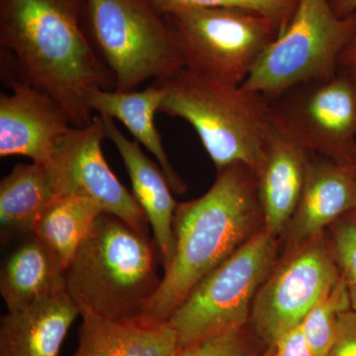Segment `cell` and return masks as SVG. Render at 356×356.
<instances>
[{
    "label": "cell",
    "mask_w": 356,
    "mask_h": 356,
    "mask_svg": "<svg viewBox=\"0 0 356 356\" xmlns=\"http://www.w3.org/2000/svg\"><path fill=\"white\" fill-rule=\"evenodd\" d=\"M102 116V115H100ZM104 119L107 139L118 149L133 187V195L144 211L153 240L161 254L163 270L170 266L175 250L173 220L178 204L161 166L145 156L138 142H132L115 125L114 119Z\"/></svg>",
    "instance_id": "9a60e30c"
},
{
    "label": "cell",
    "mask_w": 356,
    "mask_h": 356,
    "mask_svg": "<svg viewBox=\"0 0 356 356\" xmlns=\"http://www.w3.org/2000/svg\"><path fill=\"white\" fill-rule=\"evenodd\" d=\"M273 348V356H315L301 324L283 334Z\"/></svg>",
    "instance_id": "4316f807"
},
{
    "label": "cell",
    "mask_w": 356,
    "mask_h": 356,
    "mask_svg": "<svg viewBox=\"0 0 356 356\" xmlns=\"http://www.w3.org/2000/svg\"><path fill=\"white\" fill-rule=\"evenodd\" d=\"M175 356H254L243 329L179 348Z\"/></svg>",
    "instance_id": "d4e9b609"
},
{
    "label": "cell",
    "mask_w": 356,
    "mask_h": 356,
    "mask_svg": "<svg viewBox=\"0 0 356 356\" xmlns=\"http://www.w3.org/2000/svg\"><path fill=\"white\" fill-rule=\"evenodd\" d=\"M163 98L165 89L154 81L149 88L142 91L122 92L115 89H89L86 103L91 112L116 119L125 125L136 142L140 143L158 161L172 192L184 194L187 191V185L173 168L154 124V116L159 111Z\"/></svg>",
    "instance_id": "e0dca14e"
},
{
    "label": "cell",
    "mask_w": 356,
    "mask_h": 356,
    "mask_svg": "<svg viewBox=\"0 0 356 356\" xmlns=\"http://www.w3.org/2000/svg\"><path fill=\"white\" fill-rule=\"evenodd\" d=\"M339 72L348 74V76L356 81V28L350 43L348 44L343 54H341Z\"/></svg>",
    "instance_id": "83f0119b"
},
{
    "label": "cell",
    "mask_w": 356,
    "mask_h": 356,
    "mask_svg": "<svg viewBox=\"0 0 356 356\" xmlns=\"http://www.w3.org/2000/svg\"><path fill=\"white\" fill-rule=\"evenodd\" d=\"M102 213V208L90 199L58 198L39 218L33 235L50 248L67 269Z\"/></svg>",
    "instance_id": "44dd1931"
},
{
    "label": "cell",
    "mask_w": 356,
    "mask_h": 356,
    "mask_svg": "<svg viewBox=\"0 0 356 356\" xmlns=\"http://www.w3.org/2000/svg\"><path fill=\"white\" fill-rule=\"evenodd\" d=\"M159 113L188 122L217 170L243 163L257 172L270 127V103L255 91L181 69L163 81Z\"/></svg>",
    "instance_id": "277c9868"
},
{
    "label": "cell",
    "mask_w": 356,
    "mask_h": 356,
    "mask_svg": "<svg viewBox=\"0 0 356 356\" xmlns=\"http://www.w3.org/2000/svg\"><path fill=\"white\" fill-rule=\"evenodd\" d=\"M104 139H107L104 119L98 115L88 125L72 126L58 140L46 165L56 193L58 198L90 199L105 213L149 235L146 214L104 158Z\"/></svg>",
    "instance_id": "8fae6325"
},
{
    "label": "cell",
    "mask_w": 356,
    "mask_h": 356,
    "mask_svg": "<svg viewBox=\"0 0 356 356\" xmlns=\"http://www.w3.org/2000/svg\"><path fill=\"white\" fill-rule=\"evenodd\" d=\"M261 356H273V348H269V350L267 353H264V355Z\"/></svg>",
    "instance_id": "f546056e"
},
{
    "label": "cell",
    "mask_w": 356,
    "mask_h": 356,
    "mask_svg": "<svg viewBox=\"0 0 356 356\" xmlns=\"http://www.w3.org/2000/svg\"><path fill=\"white\" fill-rule=\"evenodd\" d=\"M89 40L111 72L115 90H136L184 69L177 40L153 0H86Z\"/></svg>",
    "instance_id": "5b68a950"
},
{
    "label": "cell",
    "mask_w": 356,
    "mask_h": 356,
    "mask_svg": "<svg viewBox=\"0 0 356 356\" xmlns=\"http://www.w3.org/2000/svg\"><path fill=\"white\" fill-rule=\"evenodd\" d=\"M63 291L65 267L35 236L21 243L2 267L0 295L8 311Z\"/></svg>",
    "instance_id": "d6986e66"
},
{
    "label": "cell",
    "mask_w": 356,
    "mask_h": 356,
    "mask_svg": "<svg viewBox=\"0 0 356 356\" xmlns=\"http://www.w3.org/2000/svg\"><path fill=\"white\" fill-rule=\"evenodd\" d=\"M269 103L271 124L308 153L356 165L355 79L339 72Z\"/></svg>",
    "instance_id": "9c48e42d"
},
{
    "label": "cell",
    "mask_w": 356,
    "mask_h": 356,
    "mask_svg": "<svg viewBox=\"0 0 356 356\" xmlns=\"http://www.w3.org/2000/svg\"><path fill=\"white\" fill-rule=\"evenodd\" d=\"M351 308L350 294L343 277L325 293L307 314L302 329L315 356H325L334 341L339 316Z\"/></svg>",
    "instance_id": "7402d4cb"
},
{
    "label": "cell",
    "mask_w": 356,
    "mask_h": 356,
    "mask_svg": "<svg viewBox=\"0 0 356 356\" xmlns=\"http://www.w3.org/2000/svg\"><path fill=\"white\" fill-rule=\"evenodd\" d=\"M331 229L332 252L356 312V210L339 218Z\"/></svg>",
    "instance_id": "cb8c5ba5"
},
{
    "label": "cell",
    "mask_w": 356,
    "mask_h": 356,
    "mask_svg": "<svg viewBox=\"0 0 356 356\" xmlns=\"http://www.w3.org/2000/svg\"><path fill=\"white\" fill-rule=\"evenodd\" d=\"M329 3L339 17H350L356 13V0H329Z\"/></svg>",
    "instance_id": "f1b7e54d"
},
{
    "label": "cell",
    "mask_w": 356,
    "mask_h": 356,
    "mask_svg": "<svg viewBox=\"0 0 356 356\" xmlns=\"http://www.w3.org/2000/svg\"><path fill=\"white\" fill-rule=\"evenodd\" d=\"M177 40L185 69L214 81L242 86L280 26L240 7H175L161 11Z\"/></svg>",
    "instance_id": "8992f818"
},
{
    "label": "cell",
    "mask_w": 356,
    "mask_h": 356,
    "mask_svg": "<svg viewBox=\"0 0 356 356\" xmlns=\"http://www.w3.org/2000/svg\"><path fill=\"white\" fill-rule=\"evenodd\" d=\"M311 154L271 124L255 172L264 229L284 235L303 193Z\"/></svg>",
    "instance_id": "5bb4252c"
},
{
    "label": "cell",
    "mask_w": 356,
    "mask_h": 356,
    "mask_svg": "<svg viewBox=\"0 0 356 356\" xmlns=\"http://www.w3.org/2000/svg\"><path fill=\"white\" fill-rule=\"evenodd\" d=\"M311 154L303 193L284 236L286 250L324 234L356 210V165Z\"/></svg>",
    "instance_id": "4fadbf2b"
},
{
    "label": "cell",
    "mask_w": 356,
    "mask_h": 356,
    "mask_svg": "<svg viewBox=\"0 0 356 356\" xmlns=\"http://www.w3.org/2000/svg\"><path fill=\"white\" fill-rule=\"evenodd\" d=\"M79 346L70 356H175L179 350L172 325L122 323L81 316Z\"/></svg>",
    "instance_id": "ac0fdd59"
},
{
    "label": "cell",
    "mask_w": 356,
    "mask_h": 356,
    "mask_svg": "<svg viewBox=\"0 0 356 356\" xmlns=\"http://www.w3.org/2000/svg\"><path fill=\"white\" fill-rule=\"evenodd\" d=\"M161 11L175 7H240L268 16L284 32L292 20L298 0H153Z\"/></svg>",
    "instance_id": "603a6c76"
},
{
    "label": "cell",
    "mask_w": 356,
    "mask_h": 356,
    "mask_svg": "<svg viewBox=\"0 0 356 356\" xmlns=\"http://www.w3.org/2000/svg\"><path fill=\"white\" fill-rule=\"evenodd\" d=\"M278 240L261 228L193 288L168 324L179 348L243 329L277 261Z\"/></svg>",
    "instance_id": "52a82bcc"
},
{
    "label": "cell",
    "mask_w": 356,
    "mask_h": 356,
    "mask_svg": "<svg viewBox=\"0 0 356 356\" xmlns=\"http://www.w3.org/2000/svg\"><path fill=\"white\" fill-rule=\"evenodd\" d=\"M355 28L356 14L339 17L329 0H298L289 25L242 86L270 102L296 86L337 76Z\"/></svg>",
    "instance_id": "ba28073f"
},
{
    "label": "cell",
    "mask_w": 356,
    "mask_h": 356,
    "mask_svg": "<svg viewBox=\"0 0 356 356\" xmlns=\"http://www.w3.org/2000/svg\"><path fill=\"white\" fill-rule=\"evenodd\" d=\"M86 15V0H0L4 76L48 93L76 127L92 120L86 103L89 89H115L89 40Z\"/></svg>",
    "instance_id": "6da1fadb"
},
{
    "label": "cell",
    "mask_w": 356,
    "mask_h": 356,
    "mask_svg": "<svg viewBox=\"0 0 356 356\" xmlns=\"http://www.w3.org/2000/svg\"><path fill=\"white\" fill-rule=\"evenodd\" d=\"M149 235L102 213L65 269V292L81 316L140 322L163 277Z\"/></svg>",
    "instance_id": "3957f363"
},
{
    "label": "cell",
    "mask_w": 356,
    "mask_h": 356,
    "mask_svg": "<svg viewBox=\"0 0 356 356\" xmlns=\"http://www.w3.org/2000/svg\"><path fill=\"white\" fill-rule=\"evenodd\" d=\"M79 309L63 291L44 297L0 320V356H58Z\"/></svg>",
    "instance_id": "2e32d148"
},
{
    "label": "cell",
    "mask_w": 356,
    "mask_h": 356,
    "mask_svg": "<svg viewBox=\"0 0 356 356\" xmlns=\"http://www.w3.org/2000/svg\"><path fill=\"white\" fill-rule=\"evenodd\" d=\"M341 278L324 234L285 252L262 283L250 313L257 336L269 348L303 322L307 314Z\"/></svg>",
    "instance_id": "30bf717a"
},
{
    "label": "cell",
    "mask_w": 356,
    "mask_h": 356,
    "mask_svg": "<svg viewBox=\"0 0 356 356\" xmlns=\"http://www.w3.org/2000/svg\"><path fill=\"white\" fill-rule=\"evenodd\" d=\"M0 95V156H22L47 165L58 140L72 127L69 115L48 93L16 76Z\"/></svg>",
    "instance_id": "7c38bea8"
},
{
    "label": "cell",
    "mask_w": 356,
    "mask_h": 356,
    "mask_svg": "<svg viewBox=\"0 0 356 356\" xmlns=\"http://www.w3.org/2000/svg\"><path fill=\"white\" fill-rule=\"evenodd\" d=\"M262 227L254 172L243 163L217 170L209 191L178 204L175 255L140 323H168L193 288Z\"/></svg>",
    "instance_id": "7a4b0ae2"
},
{
    "label": "cell",
    "mask_w": 356,
    "mask_h": 356,
    "mask_svg": "<svg viewBox=\"0 0 356 356\" xmlns=\"http://www.w3.org/2000/svg\"><path fill=\"white\" fill-rule=\"evenodd\" d=\"M325 356H356V312H343L337 321L334 341Z\"/></svg>",
    "instance_id": "484cf974"
},
{
    "label": "cell",
    "mask_w": 356,
    "mask_h": 356,
    "mask_svg": "<svg viewBox=\"0 0 356 356\" xmlns=\"http://www.w3.org/2000/svg\"><path fill=\"white\" fill-rule=\"evenodd\" d=\"M58 198L42 163H17L0 182V238L4 245L33 234L44 211Z\"/></svg>",
    "instance_id": "ffe728a7"
}]
</instances>
